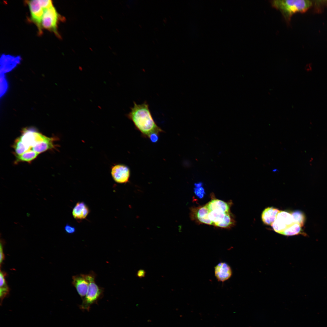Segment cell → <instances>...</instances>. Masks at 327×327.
<instances>
[{
	"mask_svg": "<svg viewBox=\"0 0 327 327\" xmlns=\"http://www.w3.org/2000/svg\"><path fill=\"white\" fill-rule=\"evenodd\" d=\"M127 116L137 128L148 137L152 133L158 134L163 131L154 120L149 105L146 101L140 104L134 102L133 106L130 108Z\"/></svg>",
	"mask_w": 327,
	"mask_h": 327,
	"instance_id": "cell-1",
	"label": "cell"
},
{
	"mask_svg": "<svg viewBox=\"0 0 327 327\" xmlns=\"http://www.w3.org/2000/svg\"><path fill=\"white\" fill-rule=\"evenodd\" d=\"M272 6L280 11L288 23L292 15L296 12L306 11L312 5L307 0H275L270 1Z\"/></svg>",
	"mask_w": 327,
	"mask_h": 327,
	"instance_id": "cell-2",
	"label": "cell"
},
{
	"mask_svg": "<svg viewBox=\"0 0 327 327\" xmlns=\"http://www.w3.org/2000/svg\"><path fill=\"white\" fill-rule=\"evenodd\" d=\"M89 282L87 294L83 299L81 307L84 309L89 308L91 304L95 303L103 296L104 288L98 286L95 282L96 274L93 271L85 274Z\"/></svg>",
	"mask_w": 327,
	"mask_h": 327,
	"instance_id": "cell-3",
	"label": "cell"
},
{
	"mask_svg": "<svg viewBox=\"0 0 327 327\" xmlns=\"http://www.w3.org/2000/svg\"><path fill=\"white\" fill-rule=\"evenodd\" d=\"M60 15L53 6L44 10L41 22L42 28L52 31L58 38L60 37L58 30V24Z\"/></svg>",
	"mask_w": 327,
	"mask_h": 327,
	"instance_id": "cell-4",
	"label": "cell"
},
{
	"mask_svg": "<svg viewBox=\"0 0 327 327\" xmlns=\"http://www.w3.org/2000/svg\"><path fill=\"white\" fill-rule=\"evenodd\" d=\"M26 3L29 8L31 20L36 25L39 34H41V22L45 10L41 7L39 0L26 1Z\"/></svg>",
	"mask_w": 327,
	"mask_h": 327,
	"instance_id": "cell-5",
	"label": "cell"
},
{
	"mask_svg": "<svg viewBox=\"0 0 327 327\" xmlns=\"http://www.w3.org/2000/svg\"><path fill=\"white\" fill-rule=\"evenodd\" d=\"M294 223L291 213L280 211L271 226L276 232L282 234L284 230Z\"/></svg>",
	"mask_w": 327,
	"mask_h": 327,
	"instance_id": "cell-6",
	"label": "cell"
},
{
	"mask_svg": "<svg viewBox=\"0 0 327 327\" xmlns=\"http://www.w3.org/2000/svg\"><path fill=\"white\" fill-rule=\"evenodd\" d=\"M111 173L114 180L116 182L123 183L127 182L130 175V170L127 166L117 164L111 167Z\"/></svg>",
	"mask_w": 327,
	"mask_h": 327,
	"instance_id": "cell-7",
	"label": "cell"
},
{
	"mask_svg": "<svg viewBox=\"0 0 327 327\" xmlns=\"http://www.w3.org/2000/svg\"><path fill=\"white\" fill-rule=\"evenodd\" d=\"M215 276L219 282H223L228 280L232 276V270L230 266L225 262H220L214 267Z\"/></svg>",
	"mask_w": 327,
	"mask_h": 327,
	"instance_id": "cell-8",
	"label": "cell"
},
{
	"mask_svg": "<svg viewBox=\"0 0 327 327\" xmlns=\"http://www.w3.org/2000/svg\"><path fill=\"white\" fill-rule=\"evenodd\" d=\"M191 218L200 223L213 225L212 222L209 218L210 210L205 205L192 209Z\"/></svg>",
	"mask_w": 327,
	"mask_h": 327,
	"instance_id": "cell-9",
	"label": "cell"
},
{
	"mask_svg": "<svg viewBox=\"0 0 327 327\" xmlns=\"http://www.w3.org/2000/svg\"><path fill=\"white\" fill-rule=\"evenodd\" d=\"M72 283L83 299L86 296L88 288L89 282L85 274H80L72 277Z\"/></svg>",
	"mask_w": 327,
	"mask_h": 327,
	"instance_id": "cell-10",
	"label": "cell"
},
{
	"mask_svg": "<svg viewBox=\"0 0 327 327\" xmlns=\"http://www.w3.org/2000/svg\"><path fill=\"white\" fill-rule=\"evenodd\" d=\"M21 60L19 56L2 54L0 58L1 71L5 73L9 71L19 64Z\"/></svg>",
	"mask_w": 327,
	"mask_h": 327,
	"instance_id": "cell-11",
	"label": "cell"
},
{
	"mask_svg": "<svg viewBox=\"0 0 327 327\" xmlns=\"http://www.w3.org/2000/svg\"><path fill=\"white\" fill-rule=\"evenodd\" d=\"M89 212L88 207L84 202H78L73 208L72 214L74 219L81 220L85 219Z\"/></svg>",
	"mask_w": 327,
	"mask_h": 327,
	"instance_id": "cell-12",
	"label": "cell"
},
{
	"mask_svg": "<svg viewBox=\"0 0 327 327\" xmlns=\"http://www.w3.org/2000/svg\"><path fill=\"white\" fill-rule=\"evenodd\" d=\"M280 210L272 207L265 209L262 213V220L263 223L267 225H272L276 219Z\"/></svg>",
	"mask_w": 327,
	"mask_h": 327,
	"instance_id": "cell-13",
	"label": "cell"
},
{
	"mask_svg": "<svg viewBox=\"0 0 327 327\" xmlns=\"http://www.w3.org/2000/svg\"><path fill=\"white\" fill-rule=\"evenodd\" d=\"M55 140L53 137H47L43 141L36 143L32 147V151L38 154L55 148V145L54 144Z\"/></svg>",
	"mask_w": 327,
	"mask_h": 327,
	"instance_id": "cell-14",
	"label": "cell"
},
{
	"mask_svg": "<svg viewBox=\"0 0 327 327\" xmlns=\"http://www.w3.org/2000/svg\"><path fill=\"white\" fill-rule=\"evenodd\" d=\"M210 211L214 210H222L225 213L230 212V206L222 200L213 199L206 204Z\"/></svg>",
	"mask_w": 327,
	"mask_h": 327,
	"instance_id": "cell-15",
	"label": "cell"
},
{
	"mask_svg": "<svg viewBox=\"0 0 327 327\" xmlns=\"http://www.w3.org/2000/svg\"><path fill=\"white\" fill-rule=\"evenodd\" d=\"M6 274L1 270L0 273V298L1 304L3 299L8 294L9 289L5 279Z\"/></svg>",
	"mask_w": 327,
	"mask_h": 327,
	"instance_id": "cell-16",
	"label": "cell"
},
{
	"mask_svg": "<svg viewBox=\"0 0 327 327\" xmlns=\"http://www.w3.org/2000/svg\"><path fill=\"white\" fill-rule=\"evenodd\" d=\"M228 213H225L219 210L210 211L209 218L212 222L213 225L216 226L223 220L225 215Z\"/></svg>",
	"mask_w": 327,
	"mask_h": 327,
	"instance_id": "cell-17",
	"label": "cell"
},
{
	"mask_svg": "<svg viewBox=\"0 0 327 327\" xmlns=\"http://www.w3.org/2000/svg\"><path fill=\"white\" fill-rule=\"evenodd\" d=\"M302 226L298 223H294L289 226L283 232L282 235L292 236L299 234L304 235L302 231Z\"/></svg>",
	"mask_w": 327,
	"mask_h": 327,
	"instance_id": "cell-18",
	"label": "cell"
},
{
	"mask_svg": "<svg viewBox=\"0 0 327 327\" xmlns=\"http://www.w3.org/2000/svg\"><path fill=\"white\" fill-rule=\"evenodd\" d=\"M38 154L33 151H27L21 155L16 156L15 163H17L19 162L30 163L35 159Z\"/></svg>",
	"mask_w": 327,
	"mask_h": 327,
	"instance_id": "cell-19",
	"label": "cell"
},
{
	"mask_svg": "<svg viewBox=\"0 0 327 327\" xmlns=\"http://www.w3.org/2000/svg\"><path fill=\"white\" fill-rule=\"evenodd\" d=\"M12 147L16 156L21 155L28 150L26 147L22 143L20 137L15 140Z\"/></svg>",
	"mask_w": 327,
	"mask_h": 327,
	"instance_id": "cell-20",
	"label": "cell"
},
{
	"mask_svg": "<svg viewBox=\"0 0 327 327\" xmlns=\"http://www.w3.org/2000/svg\"><path fill=\"white\" fill-rule=\"evenodd\" d=\"M234 223L235 221L230 212L225 215L223 220L216 226L222 228H230L234 225Z\"/></svg>",
	"mask_w": 327,
	"mask_h": 327,
	"instance_id": "cell-21",
	"label": "cell"
},
{
	"mask_svg": "<svg viewBox=\"0 0 327 327\" xmlns=\"http://www.w3.org/2000/svg\"><path fill=\"white\" fill-rule=\"evenodd\" d=\"M291 214L294 223H298L302 226L305 220V216L303 213L299 211H296L293 212Z\"/></svg>",
	"mask_w": 327,
	"mask_h": 327,
	"instance_id": "cell-22",
	"label": "cell"
},
{
	"mask_svg": "<svg viewBox=\"0 0 327 327\" xmlns=\"http://www.w3.org/2000/svg\"><path fill=\"white\" fill-rule=\"evenodd\" d=\"M41 7L45 9L48 8L53 6L52 2L50 0H39Z\"/></svg>",
	"mask_w": 327,
	"mask_h": 327,
	"instance_id": "cell-23",
	"label": "cell"
},
{
	"mask_svg": "<svg viewBox=\"0 0 327 327\" xmlns=\"http://www.w3.org/2000/svg\"><path fill=\"white\" fill-rule=\"evenodd\" d=\"M194 191L196 195L199 198H202L205 194L203 188L202 186L195 187Z\"/></svg>",
	"mask_w": 327,
	"mask_h": 327,
	"instance_id": "cell-24",
	"label": "cell"
},
{
	"mask_svg": "<svg viewBox=\"0 0 327 327\" xmlns=\"http://www.w3.org/2000/svg\"><path fill=\"white\" fill-rule=\"evenodd\" d=\"M64 229L65 232L69 234H71L75 232L76 230L75 228L68 223H67L65 226Z\"/></svg>",
	"mask_w": 327,
	"mask_h": 327,
	"instance_id": "cell-25",
	"label": "cell"
},
{
	"mask_svg": "<svg viewBox=\"0 0 327 327\" xmlns=\"http://www.w3.org/2000/svg\"><path fill=\"white\" fill-rule=\"evenodd\" d=\"M158 133H153L150 134L148 137L150 140L153 143H156L158 140L159 137Z\"/></svg>",
	"mask_w": 327,
	"mask_h": 327,
	"instance_id": "cell-26",
	"label": "cell"
},
{
	"mask_svg": "<svg viewBox=\"0 0 327 327\" xmlns=\"http://www.w3.org/2000/svg\"><path fill=\"white\" fill-rule=\"evenodd\" d=\"M3 242L1 240L0 246V265L2 264L3 261L4 260L5 257L3 250Z\"/></svg>",
	"mask_w": 327,
	"mask_h": 327,
	"instance_id": "cell-27",
	"label": "cell"
},
{
	"mask_svg": "<svg viewBox=\"0 0 327 327\" xmlns=\"http://www.w3.org/2000/svg\"><path fill=\"white\" fill-rule=\"evenodd\" d=\"M279 171L278 169L277 168H274L272 170V172H276Z\"/></svg>",
	"mask_w": 327,
	"mask_h": 327,
	"instance_id": "cell-28",
	"label": "cell"
}]
</instances>
